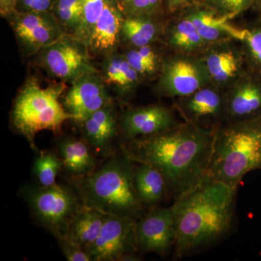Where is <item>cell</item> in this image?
Returning a JSON list of instances; mask_svg holds the SVG:
<instances>
[{"mask_svg": "<svg viewBox=\"0 0 261 261\" xmlns=\"http://www.w3.org/2000/svg\"><path fill=\"white\" fill-rule=\"evenodd\" d=\"M245 29L240 42L247 68L261 73V18L251 22Z\"/></svg>", "mask_w": 261, "mask_h": 261, "instance_id": "27", "label": "cell"}, {"mask_svg": "<svg viewBox=\"0 0 261 261\" xmlns=\"http://www.w3.org/2000/svg\"><path fill=\"white\" fill-rule=\"evenodd\" d=\"M216 129L180 123L162 133L128 141L123 154L160 171L169 195L177 199L205 179Z\"/></svg>", "mask_w": 261, "mask_h": 261, "instance_id": "1", "label": "cell"}, {"mask_svg": "<svg viewBox=\"0 0 261 261\" xmlns=\"http://www.w3.org/2000/svg\"><path fill=\"white\" fill-rule=\"evenodd\" d=\"M180 12L191 20L209 45L225 41L240 42L243 39L245 29L233 27L228 22L229 18L221 16L202 3L192 5Z\"/></svg>", "mask_w": 261, "mask_h": 261, "instance_id": "17", "label": "cell"}, {"mask_svg": "<svg viewBox=\"0 0 261 261\" xmlns=\"http://www.w3.org/2000/svg\"><path fill=\"white\" fill-rule=\"evenodd\" d=\"M63 168V163L53 152L41 154L34 163V173L40 186L49 187L56 185L58 173Z\"/></svg>", "mask_w": 261, "mask_h": 261, "instance_id": "28", "label": "cell"}, {"mask_svg": "<svg viewBox=\"0 0 261 261\" xmlns=\"http://www.w3.org/2000/svg\"><path fill=\"white\" fill-rule=\"evenodd\" d=\"M8 18L25 56L39 53L43 47L56 42L65 34L50 11H15Z\"/></svg>", "mask_w": 261, "mask_h": 261, "instance_id": "10", "label": "cell"}, {"mask_svg": "<svg viewBox=\"0 0 261 261\" xmlns=\"http://www.w3.org/2000/svg\"><path fill=\"white\" fill-rule=\"evenodd\" d=\"M224 94L225 123L261 116V73L247 69Z\"/></svg>", "mask_w": 261, "mask_h": 261, "instance_id": "15", "label": "cell"}, {"mask_svg": "<svg viewBox=\"0 0 261 261\" xmlns=\"http://www.w3.org/2000/svg\"><path fill=\"white\" fill-rule=\"evenodd\" d=\"M87 48L78 39L64 34L38 54L48 74L73 84L82 75L97 72L91 63Z\"/></svg>", "mask_w": 261, "mask_h": 261, "instance_id": "8", "label": "cell"}, {"mask_svg": "<svg viewBox=\"0 0 261 261\" xmlns=\"http://www.w3.org/2000/svg\"><path fill=\"white\" fill-rule=\"evenodd\" d=\"M118 1L119 2L120 4H121V3H123V2L125 1V0H118Z\"/></svg>", "mask_w": 261, "mask_h": 261, "instance_id": "38", "label": "cell"}, {"mask_svg": "<svg viewBox=\"0 0 261 261\" xmlns=\"http://www.w3.org/2000/svg\"><path fill=\"white\" fill-rule=\"evenodd\" d=\"M138 250L164 255L176 244V232L172 209H154L136 222Z\"/></svg>", "mask_w": 261, "mask_h": 261, "instance_id": "14", "label": "cell"}, {"mask_svg": "<svg viewBox=\"0 0 261 261\" xmlns=\"http://www.w3.org/2000/svg\"><path fill=\"white\" fill-rule=\"evenodd\" d=\"M174 113L161 105H150L132 108L122 115L121 127L128 141L162 133L178 126Z\"/></svg>", "mask_w": 261, "mask_h": 261, "instance_id": "16", "label": "cell"}, {"mask_svg": "<svg viewBox=\"0 0 261 261\" xmlns=\"http://www.w3.org/2000/svg\"><path fill=\"white\" fill-rule=\"evenodd\" d=\"M101 76L105 84L116 89L121 97L132 94L138 87L141 77L125 55L116 53L109 55L103 61Z\"/></svg>", "mask_w": 261, "mask_h": 261, "instance_id": "22", "label": "cell"}, {"mask_svg": "<svg viewBox=\"0 0 261 261\" xmlns=\"http://www.w3.org/2000/svg\"><path fill=\"white\" fill-rule=\"evenodd\" d=\"M177 108L187 123L202 128L216 129L226 121L224 92L211 84L178 98Z\"/></svg>", "mask_w": 261, "mask_h": 261, "instance_id": "12", "label": "cell"}, {"mask_svg": "<svg viewBox=\"0 0 261 261\" xmlns=\"http://www.w3.org/2000/svg\"><path fill=\"white\" fill-rule=\"evenodd\" d=\"M252 9L255 10L261 13V0H255V3H254Z\"/></svg>", "mask_w": 261, "mask_h": 261, "instance_id": "37", "label": "cell"}, {"mask_svg": "<svg viewBox=\"0 0 261 261\" xmlns=\"http://www.w3.org/2000/svg\"><path fill=\"white\" fill-rule=\"evenodd\" d=\"M111 104L106 84L97 72L82 75L73 82L63 101L67 112L80 123Z\"/></svg>", "mask_w": 261, "mask_h": 261, "instance_id": "13", "label": "cell"}, {"mask_svg": "<svg viewBox=\"0 0 261 261\" xmlns=\"http://www.w3.org/2000/svg\"><path fill=\"white\" fill-rule=\"evenodd\" d=\"M133 161L126 155L112 158L81 178L84 205L111 216L138 217L143 205L134 185Z\"/></svg>", "mask_w": 261, "mask_h": 261, "instance_id": "4", "label": "cell"}, {"mask_svg": "<svg viewBox=\"0 0 261 261\" xmlns=\"http://www.w3.org/2000/svg\"><path fill=\"white\" fill-rule=\"evenodd\" d=\"M202 3L221 16L231 19L247 10L252 9L255 0H203Z\"/></svg>", "mask_w": 261, "mask_h": 261, "instance_id": "31", "label": "cell"}, {"mask_svg": "<svg viewBox=\"0 0 261 261\" xmlns=\"http://www.w3.org/2000/svg\"><path fill=\"white\" fill-rule=\"evenodd\" d=\"M238 187L204 179L171 206L176 228V255L212 243L228 233Z\"/></svg>", "mask_w": 261, "mask_h": 261, "instance_id": "2", "label": "cell"}, {"mask_svg": "<svg viewBox=\"0 0 261 261\" xmlns=\"http://www.w3.org/2000/svg\"><path fill=\"white\" fill-rule=\"evenodd\" d=\"M84 140L95 153L108 156L117 135L116 113L112 104L105 106L81 122Z\"/></svg>", "mask_w": 261, "mask_h": 261, "instance_id": "20", "label": "cell"}, {"mask_svg": "<svg viewBox=\"0 0 261 261\" xmlns=\"http://www.w3.org/2000/svg\"><path fill=\"white\" fill-rule=\"evenodd\" d=\"M51 12L65 34L77 39L83 19L82 0H57Z\"/></svg>", "mask_w": 261, "mask_h": 261, "instance_id": "26", "label": "cell"}, {"mask_svg": "<svg viewBox=\"0 0 261 261\" xmlns=\"http://www.w3.org/2000/svg\"><path fill=\"white\" fill-rule=\"evenodd\" d=\"M16 11V0H0L2 16L10 17Z\"/></svg>", "mask_w": 261, "mask_h": 261, "instance_id": "36", "label": "cell"}, {"mask_svg": "<svg viewBox=\"0 0 261 261\" xmlns=\"http://www.w3.org/2000/svg\"><path fill=\"white\" fill-rule=\"evenodd\" d=\"M106 216L101 211L84 205L70 223L65 237L88 251L99 238Z\"/></svg>", "mask_w": 261, "mask_h": 261, "instance_id": "24", "label": "cell"}, {"mask_svg": "<svg viewBox=\"0 0 261 261\" xmlns=\"http://www.w3.org/2000/svg\"><path fill=\"white\" fill-rule=\"evenodd\" d=\"M172 53L200 56L209 44L201 37L195 25L181 12L173 14L165 25L162 36Z\"/></svg>", "mask_w": 261, "mask_h": 261, "instance_id": "19", "label": "cell"}, {"mask_svg": "<svg viewBox=\"0 0 261 261\" xmlns=\"http://www.w3.org/2000/svg\"><path fill=\"white\" fill-rule=\"evenodd\" d=\"M134 167V185L142 205H153L164 200L168 195L167 184L160 171L155 168L138 163Z\"/></svg>", "mask_w": 261, "mask_h": 261, "instance_id": "25", "label": "cell"}, {"mask_svg": "<svg viewBox=\"0 0 261 261\" xmlns=\"http://www.w3.org/2000/svg\"><path fill=\"white\" fill-rule=\"evenodd\" d=\"M164 27L161 18L126 17L122 25L120 40L132 48L151 45L162 36Z\"/></svg>", "mask_w": 261, "mask_h": 261, "instance_id": "23", "label": "cell"}, {"mask_svg": "<svg viewBox=\"0 0 261 261\" xmlns=\"http://www.w3.org/2000/svg\"><path fill=\"white\" fill-rule=\"evenodd\" d=\"M120 5L126 17L161 18L165 10L163 0H125Z\"/></svg>", "mask_w": 261, "mask_h": 261, "instance_id": "30", "label": "cell"}, {"mask_svg": "<svg viewBox=\"0 0 261 261\" xmlns=\"http://www.w3.org/2000/svg\"><path fill=\"white\" fill-rule=\"evenodd\" d=\"M236 42L238 41L211 44L199 56L205 65L211 85L224 92L248 69L241 46L237 45Z\"/></svg>", "mask_w": 261, "mask_h": 261, "instance_id": "11", "label": "cell"}, {"mask_svg": "<svg viewBox=\"0 0 261 261\" xmlns=\"http://www.w3.org/2000/svg\"><path fill=\"white\" fill-rule=\"evenodd\" d=\"M124 55L130 66L139 73L141 77L149 76V75H152L157 73L153 68H151L144 61L143 58H142L136 48H132L127 51L126 54Z\"/></svg>", "mask_w": 261, "mask_h": 261, "instance_id": "34", "label": "cell"}, {"mask_svg": "<svg viewBox=\"0 0 261 261\" xmlns=\"http://www.w3.org/2000/svg\"><path fill=\"white\" fill-rule=\"evenodd\" d=\"M160 70L155 90L163 97H186L211 84L199 56L173 53L161 61Z\"/></svg>", "mask_w": 261, "mask_h": 261, "instance_id": "7", "label": "cell"}, {"mask_svg": "<svg viewBox=\"0 0 261 261\" xmlns=\"http://www.w3.org/2000/svg\"><path fill=\"white\" fill-rule=\"evenodd\" d=\"M106 0H82L83 19L76 39L87 47L94 25L102 14Z\"/></svg>", "mask_w": 261, "mask_h": 261, "instance_id": "29", "label": "cell"}, {"mask_svg": "<svg viewBox=\"0 0 261 261\" xmlns=\"http://www.w3.org/2000/svg\"><path fill=\"white\" fill-rule=\"evenodd\" d=\"M203 0H163L166 11L173 15L192 5L202 3Z\"/></svg>", "mask_w": 261, "mask_h": 261, "instance_id": "35", "label": "cell"}, {"mask_svg": "<svg viewBox=\"0 0 261 261\" xmlns=\"http://www.w3.org/2000/svg\"><path fill=\"white\" fill-rule=\"evenodd\" d=\"M137 250L135 219L107 215L99 238L87 252L92 261L137 260Z\"/></svg>", "mask_w": 261, "mask_h": 261, "instance_id": "9", "label": "cell"}, {"mask_svg": "<svg viewBox=\"0 0 261 261\" xmlns=\"http://www.w3.org/2000/svg\"><path fill=\"white\" fill-rule=\"evenodd\" d=\"M57 0H16V11H51Z\"/></svg>", "mask_w": 261, "mask_h": 261, "instance_id": "33", "label": "cell"}, {"mask_svg": "<svg viewBox=\"0 0 261 261\" xmlns=\"http://www.w3.org/2000/svg\"><path fill=\"white\" fill-rule=\"evenodd\" d=\"M126 16L118 0H106L102 14L94 25L87 47L96 53H110L120 41Z\"/></svg>", "mask_w": 261, "mask_h": 261, "instance_id": "18", "label": "cell"}, {"mask_svg": "<svg viewBox=\"0 0 261 261\" xmlns=\"http://www.w3.org/2000/svg\"><path fill=\"white\" fill-rule=\"evenodd\" d=\"M64 87L49 86L43 88L35 80L24 85L15 99L12 122L15 129L35 149L36 136L42 130L58 132L68 120L74 118L60 102Z\"/></svg>", "mask_w": 261, "mask_h": 261, "instance_id": "5", "label": "cell"}, {"mask_svg": "<svg viewBox=\"0 0 261 261\" xmlns=\"http://www.w3.org/2000/svg\"><path fill=\"white\" fill-rule=\"evenodd\" d=\"M62 252L68 261H92L88 252L67 237L58 239Z\"/></svg>", "mask_w": 261, "mask_h": 261, "instance_id": "32", "label": "cell"}, {"mask_svg": "<svg viewBox=\"0 0 261 261\" xmlns=\"http://www.w3.org/2000/svg\"><path fill=\"white\" fill-rule=\"evenodd\" d=\"M261 169V116L226 122L215 134L205 179L238 187L247 173Z\"/></svg>", "mask_w": 261, "mask_h": 261, "instance_id": "3", "label": "cell"}, {"mask_svg": "<svg viewBox=\"0 0 261 261\" xmlns=\"http://www.w3.org/2000/svg\"><path fill=\"white\" fill-rule=\"evenodd\" d=\"M27 196L33 214L58 239L66 235L70 223L84 206L82 197L57 184L30 189Z\"/></svg>", "mask_w": 261, "mask_h": 261, "instance_id": "6", "label": "cell"}, {"mask_svg": "<svg viewBox=\"0 0 261 261\" xmlns=\"http://www.w3.org/2000/svg\"><path fill=\"white\" fill-rule=\"evenodd\" d=\"M58 148L63 161V168L72 176L82 178L97 168L93 149L85 140L63 139L58 142Z\"/></svg>", "mask_w": 261, "mask_h": 261, "instance_id": "21", "label": "cell"}]
</instances>
